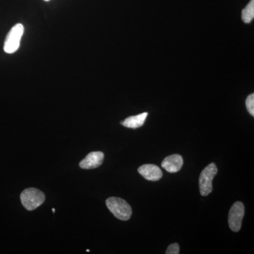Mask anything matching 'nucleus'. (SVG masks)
I'll return each instance as SVG.
<instances>
[{
	"label": "nucleus",
	"mask_w": 254,
	"mask_h": 254,
	"mask_svg": "<svg viewBox=\"0 0 254 254\" xmlns=\"http://www.w3.org/2000/svg\"><path fill=\"white\" fill-rule=\"evenodd\" d=\"M105 155L103 152H91L79 163L80 168L90 170L98 168L103 163Z\"/></svg>",
	"instance_id": "nucleus-6"
},
{
	"label": "nucleus",
	"mask_w": 254,
	"mask_h": 254,
	"mask_svg": "<svg viewBox=\"0 0 254 254\" xmlns=\"http://www.w3.org/2000/svg\"><path fill=\"white\" fill-rule=\"evenodd\" d=\"M242 20L246 23L252 22L254 18V0H251L248 5L242 10Z\"/></svg>",
	"instance_id": "nucleus-10"
},
{
	"label": "nucleus",
	"mask_w": 254,
	"mask_h": 254,
	"mask_svg": "<svg viewBox=\"0 0 254 254\" xmlns=\"http://www.w3.org/2000/svg\"><path fill=\"white\" fill-rule=\"evenodd\" d=\"M24 32V27L21 23H17L11 28L5 39L4 50L8 54H12L17 51L20 46L21 37Z\"/></svg>",
	"instance_id": "nucleus-4"
},
{
	"label": "nucleus",
	"mask_w": 254,
	"mask_h": 254,
	"mask_svg": "<svg viewBox=\"0 0 254 254\" xmlns=\"http://www.w3.org/2000/svg\"><path fill=\"white\" fill-rule=\"evenodd\" d=\"M165 253H166V254H180V246L177 243L173 244V245L169 246Z\"/></svg>",
	"instance_id": "nucleus-12"
},
{
	"label": "nucleus",
	"mask_w": 254,
	"mask_h": 254,
	"mask_svg": "<svg viewBox=\"0 0 254 254\" xmlns=\"http://www.w3.org/2000/svg\"><path fill=\"white\" fill-rule=\"evenodd\" d=\"M46 200L43 191L36 188H28L21 194V203L26 210H33L41 206Z\"/></svg>",
	"instance_id": "nucleus-2"
},
{
	"label": "nucleus",
	"mask_w": 254,
	"mask_h": 254,
	"mask_svg": "<svg viewBox=\"0 0 254 254\" xmlns=\"http://www.w3.org/2000/svg\"><path fill=\"white\" fill-rule=\"evenodd\" d=\"M184 160L182 155L174 154L164 159L162 168L170 173H178L183 166Z\"/></svg>",
	"instance_id": "nucleus-8"
},
{
	"label": "nucleus",
	"mask_w": 254,
	"mask_h": 254,
	"mask_svg": "<svg viewBox=\"0 0 254 254\" xmlns=\"http://www.w3.org/2000/svg\"><path fill=\"white\" fill-rule=\"evenodd\" d=\"M245 215V205L241 201L234 203L228 215L229 226L233 232H239L242 227V220Z\"/></svg>",
	"instance_id": "nucleus-5"
},
{
	"label": "nucleus",
	"mask_w": 254,
	"mask_h": 254,
	"mask_svg": "<svg viewBox=\"0 0 254 254\" xmlns=\"http://www.w3.org/2000/svg\"><path fill=\"white\" fill-rule=\"evenodd\" d=\"M138 173L145 180L149 181L156 182L160 180L163 177V172L157 165L152 164H146L141 165L138 169Z\"/></svg>",
	"instance_id": "nucleus-7"
},
{
	"label": "nucleus",
	"mask_w": 254,
	"mask_h": 254,
	"mask_svg": "<svg viewBox=\"0 0 254 254\" xmlns=\"http://www.w3.org/2000/svg\"><path fill=\"white\" fill-rule=\"evenodd\" d=\"M106 205L115 218L123 221H127L131 218V207L123 198L110 197L106 200Z\"/></svg>",
	"instance_id": "nucleus-1"
},
{
	"label": "nucleus",
	"mask_w": 254,
	"mask_h": 254,
	"mask_svg": "<svg viewBox=\"0 0 254 254\" xmlns=\"http://www.w3.org/2000/svg\"><path fill=\"white\" fill-rule=\"evenodd\" d=\"M246 106H247V110L252 116H254V94L252 93L247 97L246 100Z\"/></svg>",
	"instance_id": "nucleus-11"
},
{
	"label": "nucleus",
	"mask_w": 254,
	"mask_h": 254,
	"mask_svg": "<svg viewBox=\"0 0 254 254\" xmlns=\"http://www.w3.org/2000/svg\"><path fill=\"white\" fill-rule=\"evenodd\" d=\"M45 1H50V0H45Z\"/></svg>",
	"instance_id": "nucleus-14"
},
{
	"label": "nucleus",
	"mask_w": 254,
	"mask_h": 254,
	"mask_svg": "<svg viewBox=\"0 0 254 254\" xmlns=\"http://www.w3.org/2000/svg\"><path fill=\"white\" fill-rule=\"evenodd\" d=\"M148 115V113H144L136 115V116L129 117L121 124L124 127H127V128H139V127L144 125L145 119H146Z\"/></svg>",
	"instance_id": "nucleus-9"
},
{
	"label": "nucleus",
	"mask_w": 254,
	"mask_h": 254,
	"mask_svg": "<svg viewBox=\"0 0 254 254\" xmlns=\"http://www.w3.org/2000/svg\"><path fill=\"white\" fill-rule=\"evenodd\" d=\"M53 213H55V209H54V208H53Z\"/></svg>",
	"instance_id": "nucleus-13"
},
{
	"label": "nucleus",
	"mask_w": 254,
	"mask_h": 254,
	"mask_svg": "<svg viewBox=\"0 0 254 254\" xmlns=\"http://www.w3.org/2000/svg\"><path fill=\"white\" fill-rule=\"evenodd\" d=\"M218 174V168L215 163L209 164L200 173L199 189L200 194L206 196L213 190V180Z\"/></svg>",
	"instance_id": "nucleus-3"
}]
</instances>
